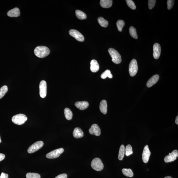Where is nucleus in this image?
Wrapping results in <instances>:
<instances>
[{
  "instance_id": "nucleus-1",
  "label": "nucleus",
  "mask_w": 178,
  "mask_h": 178,
  "mask_svg": "<svg viewBox=\"0 0 178 178\" xmlns=\"http://www.w3.org/2000/svg\"><path fill=\"white\" fill-rule=\"evenodd\" d=\"M50 50L49 48L46 46H39L34 50L36 56L39 58H43L49 55Z\"/></svg>"
},
{
  "instance_id": "nucleus-2",
  "label": "nucleus",
  "mask_w": 178,
  "mask_h": 178,
  "mask_svg": "<svg viewBox=\"0 0 178 178\" xmlns=\"http://www.w3.org/2000/svg\"><path fill=\"white\" fill-rule=\"evenodd\" d=\"M108 52L112 58V61L114 63L118 64L122 62L121 56L117 50L113 48H111L108 50Z\"/></svg>"
},
{
  "instance_id": "nucleus-3",
  "label": "nucleus",
  "mask_w": 178,
  "mask_h": 178,
  "mask_svg": "<svg viewBox=\"0 0 178 178\" xmlns=\"http://www.w3.org/2000/svg\"><path fill=\"white\" fill-rule=\"evenodd\" d=\"M27 120V116L23 114H17L13 116L12 118V122L15 124L18 125L24 124Z\"/></svg>"
},
{
  "instance_id": "nucleus-4",
  "label": "nucleus",
  "mask_w": 178,
  "mask_h": 178,
  "mask_svg": "<svg viewBox=\"0 0 178 178\" xmlns=\"http://www.w3.org/2000/svg\"><path fill=\"white\" fill-rule=\"evenodd\" d=\"M91 167L94 170L100 171L104 168V165L101 160L98 158H96L92 160L91 163Z\"/></svg>"
},
{
  "instance_id": "nucleus-5",
  "label": "nucleus",
  "mask_w": 178,
  "mask_h": 178,
  "mask_svg": "<svg viewBox=\"0 0 178 178\" xmlns=\"http://www.w3.org/2000/svg\"><path fill=\"white\" fill-rule=\"evenodd\" d=\"M138 65L137 61L135 59L132 60L129 64V71L130 75L131 76L136 75L138 70Z\"/></svg>"
},
{
  "instance_id": "nucleus-6",
  "label": "nucleus",
  "mask_w": 178,
  "mask_h": 178,
  "mask_svg": "<svg viewBox=\"0 0 178 178\" xmlns=\"http://www.w3.org/2000/svg\"><path fill=\"white\" fill-rule=\"evenodd\" d=\"M64 151V149L62 148L55 149L47 154L46 157L48 159H54L59 157Z\"/></svg>"
},
{
  "instance_id": "nucleus-7",
  "label": "nucleus",
  "mask_w": 178,
  "mask_h": 178,
  "mask_svg": "<svg viewBox=\"0 0 178 178\" xmlns=\"http://www.w3.org/2000/svg\"><path fill=\"white\" fill-rule=\"evenodd\" d=\"M44 142L42 141H39L35 142L28 148V153H32L38 151L43 146Z\"/></svg>"
},
{
  "instance_id": "nucleus-8",
  "label": "nucleus",
  "mask_w": 178,
  "mask_h": 178,
  "mask_svg": "<svg viewBox=\"0 0 178 178\" xmlns=\"http://www.w3.org/2000/svg\"><path fill=\"white\" fill-rule=\"evenodd\" d=\"M47 83L45 81H41L39 84V93L41 98H44L47 95Z\"/></svg>"
},
{
  "instance_id": "nucleus-9",
  "label": "nucleus",
  "mask_w": 178,
  "mask_h": 178,
  "mask_svg": "<svg viewBox=\"0 0 178 178\" xmlns=\"http://www.w3.org/2000/svg\"><path fill=\"white\" fill-rule=\"evenodd\" d=\"M69 34L71 36L79 41L83 42L84 41L85 38L81 33L75 30H71L69 31Z\"/></svg>"
},
{
  "instance_id": "nucleus-10",
  "label": "nucleus",
  "mask_w": 178,
  "mask_h": 178,
  "mask_svg": "<svg viewBox=\"0 0 178 178\" xmlns=\"http://www.w3.org/2000/svg\"><path fill=\"white\" fill-rule=\"evenodd\" d=\"M178 157V151L177 150L173 151L169 155L167 156L164 158V161L166 163H169L174 161L176 160Z\"/></svg>"
},
{
  "instance_id": "nucleus-11",
  "label": "nucleus",
  "mask_w": 178,
  "mask_h": 178,
  "mask_svg": "<svg viewBox=\"0 0 178 178\" xmlns=\"http://www.w3.org/2000/svg\"><path fill=\"white\" fill-rule=\"evenodd\" d=\"M150 154L151 152L148 146L146 145L144 147L142 154V160L144 163H146L148 162Z\"/></svg>"
},
{
  "instance_id": "nucleus-12",
  "label": "nucleus",
  "mask_w": 178,
  "mask_h": 178,
  "mask_svg": "<svg viewBox=\"0 0 178 178\" xmlns=\"http://www.w3.org/2000/svg\"><path fill=\"white\" fill-rule=\"evenodd\" d=\"M89 133L91 135L99 136L101 133L100 128L98 125L94 124L92 125L91 128L89 130Z\"/></svg>"
},
{
  "instance_id": "nucleus-13",
  "label": "nucleus",
  "mask_w": 178,
  "mask_h": 178,
  "mask_svg": "<svg viewBox=\"0 0 178 178\" xmlns=\"http://www.w3.org/2000/svg\"><path fill=\"white\" fill-rule=\"evenodd\" d=\"M154 58L155 59L159 58L161 54V48L159 44L156 43L153 45V47Z\"/></svg>"
},
{
  "instance_id": "nucleus-14",
  "label": "nucleus",
  "mask_w": 178,
  "mask_h": 178,
  "mask_svg": "<svg viewBox=\"0 0 178 178\" xmlns=\"http://www.w3.org/2000/svg\"><path fill=\"white\" fill-rule=\"evenodd\" d=\"M159 79V76L158 75L153 76L149 79L146 83L147 87H150L157 83Z\"/></svg>"
},
{
  "instance_id": "nucleus-15",
  "label": "nucleus",
  "mask_w": 178,
  "mask_h": 178,
  "mask_svg": "<svg viewBox=\"0 0 178 178\" xmlns=\"http://www.w3.org/2000/svg\"><path fill=\"white\" fill-rule=\"evenodd\" d=\"M75 106L81 110H83L87 109L89 106V103L87 101L77 102L75 103Z\"/></svg>"
},
{
  "instance_id": "nucleus-16",
  "label": "nucleus",
  "mask_w": 178,
  "mask_h": 178,
  "mask_svg": "<svg viewBox=\"0 0 178 178\" xmlns=\"http://www.w3.org/2000/svg\"><path fill=\"white\" fill-rule=\"evenodd\" d=\"M7 15L9 17H17L20 15V11L18 8H15L9 11Z\"/></svg>"
},
{
  "instance_id": "nucleus-17",
  "label": "nucleus",
  "mask_w": 178,
  "mask_h": 178,
  "mask_svg": "<svg viewBox=\"0 0 178 178\" xmlns=\"http://www.w3.org/2000/svg\"><path fill=\"white\" fill-rule=\"evenodd\" d=\"M73 134L74 137L76 138H82L84 135L83 131L79 127H76L75 128Z\"/></svg>"
},
{
  "instance_id": "nucleus-18",
  "label": "nucleus",
  "mask_w": 178,
  "mask_h": 178,
  "mask_svg": "<svg viewBox=\"0 0 178 178\" xmlns=\"http://www.w3.org/2000/svg\"><path fill=\"white\" fill-rule=\"evenodd\" d=\"M90 64H91L90 69L92 72L95 73L98 71L99 69V65L97 61L95 59H93L91 61Z\"/></svg>"
},
{
  "instance_id": "nucleus-19",
  "label": "nucleus",
  "mask_w": 178,
  "mask_h": 178,
  "mask_svg": "<svg viewBox=\"0 0 178 178\" xmlns=\"http://www.w3.org/2000/svg\"><path fill=\"white\" fill-rule=\"evenodd\" d=\"M100 109L102 113L105 115L107 112V104L106 101L103 100L100 102Z\"/></svg>"
},
{
  "instance_id": "nucleus-20",
  "label": "nucleus",
  "mask_w": 178,
  "mask_h": 178,
  "mask_svg": "<svg viewBox=\"0 0 178 178\" xmlns=\"http://www.w3.org/2000/svg\"><path fill=\"white\" fill-rule=\"evenodd\" d=\"M113 3L112 0H101L100 4L101 6L104 8L111 7Z\"/></svg>"
},
{
  "instance_id": "nucleus-21",
  "label": "nucleus",
  "mask_w": 178,
  "mask_h": 178,
  "mask_svg": "<svg viewBox=\"0 0 178 178\" xmlns=\"http://www.w3.org/2000/svg\"><path fill=\"white\" fill-rule=\"evenodd\" d=\"M64 113L65 117L68 120H71L73 118V114L72 111L69 108H65L64 109Z\"/></svg>"
},
{
  "instance_id": "nucleus-22",
  "label": "nucleus",
  "mask_w": 178,
  "mask_h": 178,
  "mask_svg": "<svg viewBox=\"0 0 178 178\" xmlns=\"http://www.w3.org/2000/svg\"><path fill=\"white\" fill-rule=\"evenodd\" d=\"M125 154V147L124 145H122L120 146L119 154L118 159L120 160H122L124 158Z\"/></svg>"
},
{
  "instance_id": "nucleus-23",
  "label": "nucleus",
  "mask_w": 178,
  "mask_h": 178,
  "mask_svg": "<svg viewBox=\"0 0 178 178\" xmlns=\"http://www.w3.org/2000/svg\"><path fill=\"white\" fill-rule=\"evenodd\" d=\"M75 13L76 16L79 19L83 20L87 18L86 14L82 11L80 10H76Z\"/></svg>"
},
{
  "instance_id": "nucleus-24",
  "label": "nucleus",
  "mask_w": 178,
  "mask_h": 178,
  "mask_svg": "<svg viewBox=\"0 0 178 178\" xmlns=\"http://www.w3.org/2000/svg\"><path fill=\"white\" fill-rule=\"evenodd\" d=\"M122 172L123 174L127 177H132L134 175L133 171L130 169H123Z\"/></svg>"
},
{
  "instance_id": "nucleus-25",
  "label": "nucleus",
  "mask_w": 178,
  "mask_h": 178,
  "mask_svg": "<svg viewBox=\"0 0 178 178\" xmlns=\"http://www.w3.org/2000/svg\"><path fill=\"white\" fill-rule=\"evenodd\" d=\"M98 21L100 25L103 27L106 28L108 25V21L102 17H99L98 19Z\"/></svg>"
},
{
  "instance_id": "nucleus-26",
  "label": "nucleus",
  "mask_w": 178,
  "mask_h": 178,
  "mask_svg": "<svg viewBox=\"0 0 178 178\" xmlns=\"http://www.w3.org/2000/svg\"><path fill=\"white\" fill-rule=\"evenodd\" d=\"M129 32L130 36L133 38L135 39L138 38L137 32H136V30L134 27H133V26H131L130 28Z\"/></svg>"
},
{
  "instance_id": "nucleus-27",
  "label": "nucleus",
  "mask_w": 178,
  "mask_h": 178,
  "mask_svg": "<svg viewBox=\"0 0 178 178\" xmlns=\"http://www.w3.org/2000/svg\"><path fill=\"white\" fill-rule=\"evenodd\" d=\"M107 77H108L109 78H113V75L111 73V71L109 70H107L101 75V77L103 79H105Z\"/></svg>"
},
{
  "instance_id": "nucleus-28",
  "label": "nucleus",
  "mask_w": 178,
  "mask_h": 178,
  "mask_svg": "<svg viewBox=\"0 0 178 178\" xmlns=\"http://www.w3.org/2000/svg\"><path fill=\"white\" fill-rule=\"evenodd\" d=\"M8 91V87L6 85H4L0 89V99L5 95Z\"/></svg>"
},
{
  "instance_id": "nucleus-29",
  "label": "nucleus",
  "mask_w": 178,
  "mask_h": 178,
  "mask_svg": "<svg viewBox=\"0 0 178 178\" xmlns=\"http://www.w3.org/2000/svg\"><path fill=\"white\" fill-rule=\"evenodd\" d=\"M133 153L132 148L130 145H127L125 148V153L126 156H129Z\"/></svg>"
},
{
  "instance_id": "nucleus-30",
  "label": "nucleus",
  "mask_w": 178,
  "mask_h": 178,
  "mask_svg": "<svg viewBox=\"0 0 178 178\" xmlns=\"http://www.w3.org/2000/svg\"><path fill=\"white\" fill-rule=\"evenodd\" d=\"M125 22L124 21L122 20H119L116 23L118 30L119 31L121 32L122 31V28L125 25Z\"/></svg>"
},
{
  "instance_id": "nucleus-31",
  "label": "nucleus",
  "mask_w": 178,
  "mask_h": 178,
  "mask_svg": "<svg viewBox=\"0 0 178 178\" xmlns=\"http://www.w3.org/2000/svg\"><path fill=\"white\" fill-rule=\"evenodd\" d=\"M26 178H40L41 176L36 173H28L26 174Z\"/></svg>"
},
{
  "instance_id": "nucleus-32",
  "label": "nucleus",
  "mask_w": 178,
  "mask_h": 178,
  "mask_svg": "<svg viewBox=\"0 0 178 178\" xmlns=\"http://www.w3.org/2000/svg\"><path fill=\"white\" fill-rule=\"evenodd\" d=\"M127 5L129 7L133 10H135L136 8V6L134 2L132 0H127L126 1Z\"/></svg>"
},
{
  "instance_id": "nucleus-33",
  "label": "nucleus",
  "mask_w": 178,
  "mask_h": 178,
  "mask_svg": "<svg viewBox=\"0 0 178 178\" xmlns=\"http://www.w3.org/2000/svg\"><path fill=\"white\" fill-rule=\"evenodd\" d=\"M156 2V1L155 0H149L148 1V5L149 9H152L154 7Z\"/></svg>"
},
{
  "instance_id": "nucleus-34",
  "label": "nucleus",
  "mask_w": 178,
  "mask_h": 178,
  "mask_svg": "<svg viewBox=\"0 0 178 178\" xmlns=\"http://www.w3.org/2000/svg\"><path fill=\"white\" fill-rule=\"evenodd\" d=\"M174 1L173 0H168L167 2V7L169 10H170L173 7L174 4Z\"/></svg>"
},
{
  "instance_id": "nucleus-35",
  "label": "nucleus",
  "mask_w": 178,
  "mask_h": 178,
  "mask_svg": "<svg viewBox=\"0 0 178 178\" xmlns=\"http://www.w3.org/2000/svg\"><path fill=\"white\" fill-rule=\"evenodd\" d=\"M67 175L66 174V173H63V174L59 175L57 176L55 178H67Z\"/></svg>"
},
{
  "instance_id": "nucleus-36",
  "label": "nucleus",
  "mask_w": 178,
  "mask_h": 178,
  "mask_svg": "<svg viewBox=\"0 0 178 178\" xmlns=\"http://www.w3.org/2000/svg\"><path fill=\"white\" fill-rule=\"evenodd\" d=\"M8 177L9 176L7 174L2 173H1V176H0V178H8Z\"/></svg>"
},
{
  "instance_id": "nucleus-37",
  "label": "nucleus",
  "mask_w": 178,
  "mask_h": 178,
  "mask_svg": "<svg viewBox=\"0 0 178 178\" xmlns=\"http://www.w3.org/2000/svg\"><path fill=\"white\" fill-rule=\"evenodd\" d=\"M5 157V155L3 154L0 153V161H1L4 160Z\"/></svg>"
},
{
  "instance_id": "nucleus-38",
  "label": "nucleus",
  "mask_w": 178,
  "mask_h": 178,
  "mask_svg": "<svg viewBox=\"0 0 178 178\" xmlns=\"http://www.w3.org/2000/svg\"><path fill=\"white\" fill-rule=\"evenodd\" d=\"M175 122L177 125L178 124V116H177L176 118Z\"/></svg>"
},
{
  "instance_id": "nucleus-39",
  "label": "nucleus",
  "mask_w": 178,
  "mask_h": 178,
  "mask_svg": "<svg viewBox=\"0 0 178 178\" xmlns=\"http://www.w3.org/2000/svg\"><path fill=\"white\" fill-rule=\"evenodd\" d=\"M164 178H172L170 176H167V177H165Z\"/></svg>"
},
{
  "instance_id": "nucleus-40",
  "label": "nucleus",
  "mask_w": 178,
  "mask_h": 178,
  "mask_svg": "<svg viewBox=\"0 0 178 178\" xmlns=\"http://www.w3.org/2000/svg\"><path fill=\"white\" fill-rule=\"evenodd\" d=\"M1 136H0V143H1Z\"/></svg>"
}]
</instances>
